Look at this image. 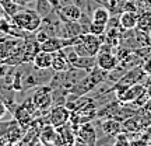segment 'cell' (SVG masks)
Masks as SVG:
<instances>
[{"instance_id": "obj_1", "label": "cell", "mask_w": 151, "mask_h": 146, "mask_svg": "<svg viewBox=\"0 0 151 146\" xmlns=\"http://www.w3.org/2000/svg\"><path fill=\"white\" fill-rule=\"evenodd\" d=\"M106 77H108V72L101 69V68H98V66H95L94 69H91L90 72H87L86 76H84L78 83H76L74 86L71 87L70 93L74 94V96H77V97L86 96L87 93L95 90L98 84L104 83V81L106 80Z\"/></svg>"}, {"instance_id": "obj_2", "label": "cell", "mask_w": 151, "mask_h": 146, "mask_svg": "<svg viewBox=\"0 0 151 146\" xmlns=\"http://www.w3.org/2000/svg\"><path fill=\"white\" fill-rule=\"evenodd\" d=\"M10 18H11V23L16 24L18 28H21V30L27 31V33H32V34L37 30H39L41 24H42V17L38 14L37 10L27 9V7L25 9L21 7Z\"/></svg>"}, {"instance_id": "obj_3", "label": "cell", "mask_w": 151, "mask_h": 146, "mask_svg": "<svg viewBox=\"0 0 151 146\" xmlns=\"http://www.w3.org/2000/svg\"><path fill=\"white\" fill-rule=\"evenodd\" d=\"M35 107L38 108L39 113L46 114L49 110L52 108L53 101H52V87L49 84H41V86L35 87V92L31 96Z\"/></svg>"}, {"instance_id": "obj_4", "label": "cell", "mask_w": 151, "mask_h": 146, "mask_svg": "<svg viewBox=\"0 0 151 146\" xmlns=\"http://www.w3.org/2000/svg\"><path fill=\"white\" fill-rule=\"evenodd\" d=\"M74 132H76L74 143H81V145H94V143H97L95 128L90 122H84V124L77 125Z\"/></svg>"}, {"instance_id": "obj_5", "label": "cell", "mask_w": 151, "mask_h": 146, "mask_svg": "<svg viewBox=\"0 0 151 146\" xmlns=\"http://www.w3.org/2000/svg\"><path fill=\"white\" fill-rule=\"evenodd\" d=\"M70 110L67 108L66 105L60 104V105H52V108L49 110V124H52L55 128L62 126V125L67 124L70 121Z\"/></svg>"}, {"instance_id": "obj_6", "label": "cell", "mask_w": 151, "mask_h": 146, "mask_svg": "<svg viewBox=\"0 0 151 146\" xmlns=\"http://www.w3.org/2000/svg\"><path fill=\"white\" fill-rule=\"evenodd\" d=\"M55 13L58 14V17L62 21H78L81 14H83V10H81L80 6L70 1L67 4H63L58 9H55Z\"/></svg>"}, {"instance_id": "obj_7", "label": "cell", "mask_w": 151, "mask_h": 146, "mask_svg": "<svg viewBox=\"0 0 151 146\" xmlns=\"http://www.w3.org/2000/svg\"><path fill=\"white\" fill-rule=\"evenodd\" d=\"M80 39H81V44L88 51V54L91 56H97V54L101 49V45L105 42V34H102V35H94L91 33H84V34H80Z\"/></svg>"}, {"instance_id": "obj_8", "label": "cell", "mask_w": 151, "mask_h": 146, "mask_svg": "<svg viewBox=\"0 0 151 146\" xmlns=\"http://www.w3.org/2000/svg\"><path fill=\"white\" fill-rule=\"evenodd\" d=\"M144 76H147V75H146V72L143 70V68H141L140 65H136V66H133L130 70H126V73H124L116 83L123 84V86H133V84L140 83Z\"/></svg>"}, {"instance_id": "obj_9", "label": "cell", "mask_w": 151, "mask_h": 146, "mask_svg": "<svg viewBox=\"0 0 151 146\" xmlns=\"http://www.w3.org/2000/svg\"><path fill=\"white\" fill-rule=\"evenodd\" d=\"M97 66L104 70H112L119 65L116 55L112 54V51H99L97 54Z\"/></svg>"}, {"instance_id": "obj_10", "label": "cell", "mask_w": 151, "mask_h": 146, "mask_svg": "<svg viewBox=\"0 0 151 146\" xmlns=\"http://www.w3.org/2000/svg\"><path fill=\"white\" fill-rule=\"evenodd\" d=\"M52 58L53 54L39 49L32 59V66L35 69H50L52 68Z\"/></svg>"}, {"instance_id": "obj_11", "label": "cell", "mask_w": 151, "mask_h": 146, "mask_svg": "<svg viewBox=\"0 0 151 146\" xmlns=\"http://www.w3.org/2000/svg\"><path fill=\"white\" fill-rule=\"evenodd\" d=\"M137 18H139L137 11L123 10L122 14L119 16V24L122 25L123 30L132 31V30H134V28L137 27Z\"/></svg>"}, {"instance_id": "obj_12", "label": "cell", "mask_w": 151, "mask_h": 146, "mask_svg": "<svg viewBox=\"0 0 151 146\" xmlns=\"http://www.w3.org/2000/svg\"><path fill=\"white\" fill-rule=\"evenodd\" d=\"M71 68L70 62L67 60L63 49H60L58 52H53V58H52V70L53 72H66Z\"/></svg>"}, {"instance_id": "obj_13", "label": "cell", "mask_w": 151, "mask_h": 146, "mask_svg": "<svg viewBox=\"0 0 151 146\" xmlns=\"http://www.w3.org/2000/svg\"><path fill=\"white\" fill-rule=\"evenodd\" d=\"M83 34V27L78 21H62V34L60 37L73 38Z\"/></svg>"}, {"instance_id": "obj_14", "label": "cell", "mask_w": 151, "mask_h": 146, "mask_svg": "<svg viewBox=\"0 0 151 146\" xmlns=\"http://www.w3.org/2000/svg\"><path fill=\"white\" fill-rule=\"evenodd\" d=\"M139 18H137V27L140 31L150 34L151 33V9H141L137 10Z\"/></svg>"}, {"instance_id": "obj_15", "label": "cell", "mask_w": 151, "mask_h": 146, "mask_svg": "<svg viewBox=\"0 0 151 146\" xmlns=\"http://www.w3.org/2000/svg\"><path fill=\"white\" fill-rule=\"evenodd\" d=\"M39 141L43 145H55L56 141V128L52 124H45L39 131Z\"/></svg>"}, {"instance_id": "obj_16", "label": "cell", "mask_w": 151, "mask_h": 146, "mask_svg": "<svg viewBox=\"0 0 151 146\" xmlns=\"http://www.w3.org/2000/svg\"><path fill=\"white\" fill-rule=\"evenodd\" d=\"M71 66L81 69V70L90 72L97 66V59H95V56H77V59L71 63Z\"/></svg>"}, {"instance_id": "obj_17", "label": "cell", "mask_w": 151, "mask_h": 146, "mask_svg": "<svg viewBox=\"0 0 151 146\" xmlns=\"http://www.w3.org/2000/svg\"><path fill=\"white\" fill-rule=\"evenodd\" d=\"M101 126H102L105 135H108V136H115L122 129L120 121H118V119H115V118H109V119H106V121H102Z\"/></svg>"}, {"instance_id": "obj_18", "label": "cell", "mask_w": 151, "mask_h": 146, "mask_svg": "<svg viewBox=\"0 0 151 146\" xmlns=\"http://www.w3.org/2000/svg\"><path fill=\"white\" fill-rule=\"evenodd\" d=\"M109 18H111V13L108 7H97L91 11V20L95 23H101L106 25Z\"/></svg>"}, {"instance_id": "obj_19", "label": "cell", "mask_w": 151, "mask_h": 146, "mask_svg": "<svg viewBox=\"0 0 151 146\" xmlns=\"http://www.w3.org/2000/svg\"><path fill=\"white\" fill-rule=\"evenodd\" d=\"M35 10L43 18V17L49 16L50 13H53L55 9L49 0H35Z\"/></svg>"}, {"instance_id": "obj_20", "label": "cell", "mask_w": 151, "mask_h": 146, "mask_svg": "<svg viewBox=\"0 0 151 146\" xmlns=\"http://www.w3.org/2000/svg\"><path fill=\"white\" fill-rule=\"evenodd\" d=\"M133 52L137 55V58L140 59V63L143 60L151 59V45L147 44V45H143V46H139V48L133 49Z\"/></svg>"}, {"instance_id": "obj_21", "label": "cell", "mask_w": 151, "mask_h": 146, "mask_svg": "<svg viewBox=\"0 0 151 146\" xmlns=\"http://www.w3.org/2000/svg\"><path fill=\"white\" fill-rule=\"evenodd\" d=\"M106 31V25L105 24H101V23H95L92 21L90 23V27H88V33L94 34V35H102Z\"/></svg>"}, {"instance_id": "obj_22", "label": "cell", "mask_w": 151, "mask_h": 146, "mask_svg": "<svg viewBox=\"0 0 151 146\" xmlns=\"http://www.w3.org/2000/svg\"><path fill=\"white\" fill-rule=\"evenodd\" d=\"M113 138H115L113 139L115 145H130L129 136H127V134H124V132H118Z\"/></svg>"}, {"instance_id": "obj_23", "label": "cell", "mask_w": 151, "mask_h": 146, "mask_svg": "<svg viewBox=\"0 0 151 146\" xmlns=\"http://www.w3.org/2000/svg\"><path fill=\"white\" fill-rule=\"evenodd\" d=\"M10 113L9 110H7V105H6L4 100H3V97H1V94H0V121H3L6 117V114Z\"/></svg>"}, {"instance_id": "obj_24", "label": "cell", "mask_w": 151, "mask_h": 146, "mask_svg": "<svg viewBox=\"0 0 151 146\" xmlns=\"http://www.w3.org/2000/svg\"><path fill=\"white\" fill-rule=\"evenodd\" d=\"M140 66L143 68V70L146 72L147 76H151V59L143 60V62L140 63Z\"/></svg>"}, {"instance_id": "obj_25", "label": "cell", "mask_w": 151, "mask_h": 146, "mask_svg": "<svg viewBox=\"0 0 151 146\" xmlns=\"http://www.w3.org/2000/svg\"><path fill=\"white\" fill-rule=\"evenodd\" d=\"M148 44H150V45H151V33L148 34Z\"/></svg>"}, {"instance_id": "obj_26", "label": "cell", "mask_w": 151, "mask_h": 146, "mask_svg": "<svg viewBox=\"0 0 151 146\" xmlns=\"http://www.w3.org/2000/svg\"><path fill=\"white\" fill-rule=\"evenodd\" d=\"M0 39H1V38H0Z\"/></svg>"}]
</instances>
